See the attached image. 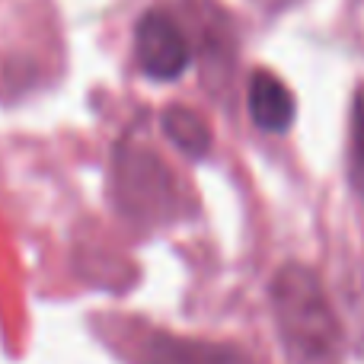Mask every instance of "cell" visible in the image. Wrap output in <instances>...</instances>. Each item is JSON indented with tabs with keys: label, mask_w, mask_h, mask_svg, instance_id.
I'll return each instance as SVG.
<instances>
[{
	"label": "cell",
	"mask_w": 364,
	"mask_h": 364,
	"mask_svg": "<svg viewBox=\"0 0 364 364\" xmlns=\"http://www.w3.org/2000/svg\"><path fill=\"white\" fill-rule=\"evenodd\" d=\"M272 314L284 348L301 364H326L336 358L342 326L326 288L307 265H284L272 278Z\"/></svg>",
	"instance_id": "obj_1"
},
{
	"label": "cell",
	"mask_w": 364,
	"mask_h": 364,
	"mask_svg": "<svg viewBox=\"0 0 364 364\" xmlns=\"http://www.w3.org/2000/svg\"><path fill=\"white\" fill-rule=\"evenodd\" d=\"M141 364H250V361L237 348H227V346L154 336V339H147L141 346Z\"/></svg>",
	"instance_id": "obj_5"
},
{
	"label": "cell",
	"mask_w": 364,
	"mask_h": 364,
	"mask_svg": "<svg viewBox=\"0 0 364 364\" xmlns=\"http://www.w3.org/2000/svg\"><path fill=\"white\" fill-rule=\"evenodd\" d=\"M348 182L364 201V87L355 93L348 122Z\"/></svg>",
	"instance_id": "obj_7"
},
{
	"label": "cell",
	"mask_w": 364,
	"mask_h": 364,
	"mask_svg": "<svg viewBox=\"0 0 364 364\" xmlns=\"http://www.w3.org/2000/svg\"><path fill=\"white\" fill-rule=\"evenodd\" d=\"M134 55L151 80H176L188 68V38L164 10H147L134 26Z\"/></svg>",
	"instance_id": "obj_2"
},
{
	"label": "cell",
	"mask_w": 364,
	"mask_h": 364,
	"mask_svg": "<svg viewBox=\"0 0 364 364\" xmlns=\"http://www.w3.org/2000/svg\"><path fill=\"white\" fill-rule=\"evenodd\" d=\"M164 132L186 157H205L211 151V132L205 119L186 106H170L164 112Z\"/></svg>",
	"instance_id": "obj_6"
},
{
	"label": "cell",
	"mask_w": 364,
	"mask_h": 364,
	"mask_svg": "<svg viewBox=\"0 0 364 364\" xmlns=\"http://www.w3.org/2000/svg\"><path fill=\"white\" fill-rule=\"evenodd\" d=\"M115 170H119V198L128 214L160 218L170 208V176L144 147H122Z\"/></svg>",
	"instance_id": "obj_3"
},
{
	"label": "cell",
	"mask_w": 364,
	"mask_h": 364,
	"mask_svg": "<svg viewBox=\"0 0 364 364\" xmlns=\"http://www.w3.org/2000/svg\"><path fill=\"white\" fill-rule=\"evenodd\" d=\"M246 102H250V115L262 132L282 134L294 122V96L291 90L269 70H256L246 90Z\"/></svg>",
	"instance_id": "obj_4"
}]
</instances>
